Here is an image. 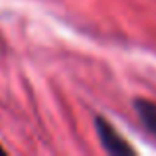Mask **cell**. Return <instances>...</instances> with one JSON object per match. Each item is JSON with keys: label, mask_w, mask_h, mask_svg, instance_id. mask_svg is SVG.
Returning a JSON list of instances; mask_svg holds the SVG:
<instances>
[{"label": "cell", "mask_w": 156, "mask_h": 156, "mask_svg": "<svg viewBox=\"0 0 156 156\" xmlns=\"http://www.w3.org/2000/svg\"><path fill=\"white\" fill-rule=\"evenodd\" d=\"M95 130H97V136H99L103 148L109 154H122V156L134 154V148L117 133V129L107 119H103V117L95 119Z\"/></svg>", "instance_id": "1"}, {"label": "cell", "mask_w": 156, "mask_h": 156, "mask_svg": "<svg viewBox=\"0 0 156 156\" xmlns=\"http://www.w3.org/2000/svg\"><path fill=\"white\" fill-rule=\"evenodd\" d=\"M134 107H136V115L140 119L142 126L156 138V103L148 99H138Z\"/></svg>", "instance_id": "2"}, {"label": "cell", "mask_w": 156, "mask_h": 156, "mask_svg": "<svg viewBox=\"0 0 156 156\" xmlns=\"http://www.w3.org/2000/svg\"><path fill=\"white\" fill-rule=\"evenodd\" d=\"M0 154H4V148H2V146H0Z\"/></svg>", "instance_id": "3"}]
</instances>
